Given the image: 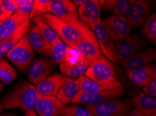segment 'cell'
Masks as SVG:
<instances>
[{
  "label": "cell",
  "mask_w": 156,
  "mask_h": 116,
  "mask_svg": "<svg viewBox=\"0 0 156 116\" xmlns=\"http://www.w3.org/2000/svg\"><path fill=\"white\" fill-rule=\"evenodd\" d=\"M143 93L148 94V95L156 97V77L152 81H151L148 84L143 87Z\"/></svg>",
  "instance_id": "cell-36"
},
{
  "label": "cell",
  "mask_w": 156,
  "mask_h": 116,
  "mask_svg": "<svg viewBox=\"0 0 156 116\" xmlns=\"http://www.w3.org/2000/svg\"><path fill=\"white\" fill-rule=\"evenodd\" d=\"M74 49L79 51L90 63L105 57L101 52L93 32L90 28L84 33L83 36L74 47Z\"/></svg>",
  "instance_id": "cell-10"
},
{
  "label": "cell",
  "mask_w": 156,
  "mask_h": 116,
  "mask_svg": "<svg viewBox=\"0 0 156 116\" xmlns=\"http://www.w3.org/2000/svg\"><path fill=\"white\" fill-rule=\"evenodd\" d=\"M68 47L65 42L58 38L51 44V59L56 64H60L65 58Z\"/></svg>",
  "instance_id": "cell-27"
},
{
  "label": "cell",
  "mask_w": 156,
  "mask_h": 116,
  "mask_svg": "<svg viewBox=\"0 0 156 116\" xmlns=\"http://www.w3.org/2000/svg\"><path fill=\"white\" fill-rule=\"evenodd\" d=\"M0 2L3 6L7 18H9L12 15L16 9L15 0H0Z\"/></svg>",
  "instance_id": "cell-34"
},
{
  "label": "cell",
  "mask_w": 156,
  "mask_h": 116,
  "mask_svg": "<svg viewBox=\"0 0 156 116\" xmlns=\"http://www.w3.org/2000/svg\"><path fill=\"white\" fill-rule=\"evenodd\" d=\"M128 116H146V115L142 112H141L140 111L136 109V108H134V109H132L130 111V113H129Z\"/></svg>",
  "instance_id": "cell-38"
},
{
  "label": "cell",
  "mask_w": 156,
  "mask_h": 116,
  "mask_svg": "<svg viewBox=\"0 0 156 116\" xmlns=\"http://www.w3.org/2000/svg\"><path fill=\"white\" fill-rule=\"evenodd\" d=\"M28 32V41L33 51L45 56H51V45L40 33L36 26H30Z\"/></svg>",
  "instance_id": "cell-20"
},
{
  "label": "cell",
  "mask_w": 156,
  "mask_h": 116,
  "mask_svg": "<svg viewBox=\"0 0 156 116\" xmlns=\"http://www.w3.org/2000/svg\"><path fill=\"white\" fill-rule=\"evenodd\" d=\"M4 108V104H3V101L0 100V113H2V111H3Z\"/></svg>",
  "instance_id": "cell-42"
},
{
  "label": "cell",
  "mask_w": 156,
  "mask_h": 116,
  "mask_svg": "<svg viewBox=\"0 0 156 116\" xmlns=\"http://www.w3.org/2000/svg\"><path fill=\"white\" fill-rule=\"evenodd\" d=\"M132 101L133 107L136 108L146 116L156 113V98L148 95L143 92H137L132 95Z\"/></svg>",
  "instance_id": "cell-22"
},
{
  "label": "cell",
  "mask_w": 156,
  "mask_h": 116,
  "mask_svg": "<svg viewBox=\"0 0 156 116\" xmlns=\"http://www.w3.org/2000/svg\"><path fill=\"white\" fill-rule=\"evenodd\" d=\"M16 9L14 13L30 18L34 0H15Z\"/></svg>",
  "instance_id": "cell-33"
},
{
  "label": "cell",
  "mask_w": 156,
  "mask_h": 116,
  "mask_svg": "<svg viewBox=\"0 0 156 116\" xmlns=\"http://www.w3.org/2000/svg\"><path fill=\"white\" fill-rule=\"evenodd\" d=\"M126 94L123 88L107 90L97 93H84L78 91L71 102L73 104H80L84 105H94L110 100L121 98Z\"/></svg>",
  "instance_id": "cell-8"
},
{
  "label": "cell",
  "mask_w": 156,
  "mask_h": 116,
  "mask_svg": "<svg viewBox=\"0 0 156 116\" xmlns=\"http://www.w3.org/2000/svg\"><path fill=\"white\" fill-rule=\"evenodd\" d=\"M143 36L152 43L156 42V14L151 15L143 25L141 31Z\"/></svg>",
  "instance_id": "cell-28"
},
{
  "label": "cell",
  "mask_w": 156,
  "mask_h": 116,
  "mask_svg": "<svg viewBox=\"0 0 156 116\" xmlns=\"http://www.w3.org/2000/svg\"><path fill=\"white\" fill-rule=\"evenodd\" d=\"M50 2V0H34L30 14V18L32 19L37 16L41 15L42 14L48 13Z\"/></svg>",
  "instance_id": "cell-32"
},
{
  "label": "cell",
  "mask_w": 156,
  "mask_h": 116,
  "mask_svg": "<svg viewBox=\"0 0 156 116\" xmlns=\"http://www.w3.org/2000/svg\"><path fill=\"white\" fill-rule=\"evenodd\" d=\"M7 18H7L6 14L4 10L3 6H2L1 2H0V22H4V21L6 20Z\"/></svg>",
  "instance_id": "cell-37"
},
{
  "label": "cell",
  "mask_w": 156,
  "mask_h": 116,
  "mask_svg": "<svg viewBox=\"0 0 156 116\" xmlns=\"http://www.w3.org/2000/svg\"><path fill=\"white\" fill-rule=\"evenodd\" d=\"M4 84L2 81H0V93H1V92L4 90Z\"/></svg>",
  "instance_id": "cell-43"
},
{
  "label": "cell",
  "mask_w": 156,
  "mask_h": 116,
  "mask_svg": "<svg viewBox=\"0 0 156 116\" xmlns=\"http://www.w3.org/2000/svg\"><path fill=\"white\" fill-rule=\"evenodd\" d=\"M150 116H156V114H155V113H154V114L151 115H150Z\"/></svg>",
  "instance_id": "cell-44"
},
{
  "label": "cell",
  "mask_w": 156,
  "mask_h": 116,
  "mask_svg": "<svg viewBox=\"0 0 156 116\" xmlns=\"http://www.w3.org/2000/svg\"><path fill=\"white\" fill-rule=\"evenodd\" d=\"M1 23H2V22H0V25H1Z\"/></svg>",
  "instance_id": "cell-45"
},
{
  "label": "cell",
  "mask_w": 156,
  "mask_h": 116,
  "mask_svg": "<svg viewBox=\"0 0 156 116\" xmlns=\"http://www.w3.org/2000/svg\"><path fill=\"white\" fill-rule=\"evenodd\" d=\"M134 2H135L134 0H118L115 8L112 11L113 15L126 18L127 13H129Z\"/></svg>",
  "instance_id": "cell-31"
},
{
  "label": "cell",
  "mask_w": 156,
  "mask_h": 116,
  "mask_svg": "<svg viewBox=\"0 0 156 116\" xmlns=\"http://www.w3.org/2000/svg\"><path fill=\"white\" fill-rule=\"evenodd\" d=\"M24 116H37V113L34 112V111L30 110V111H26Z\"/></svg>",
  "instance_id": "cell-40"
},
{
  "label": "cell",
  "mask_w": 156,
  "mask_h": 116,
  "mask_svg": "<svg viewBox=\"0 0 156 116\" xmlns=\"http://www.w3.org/2000/svg\"><path fill=\"white\" fill-rule=\"evenodd\" d=\"M39 17L55 31L59 38L71 48H74L83 36L84 33L90 28L87 27L84 31H80L51 13L42 14Z\"/></svg>",
  "instance_id": "cell-3"
},
{
  "label": "cell",
  "mask_w": 156,
  "mask_h": 116,
  "mask_svg": "<svg viewBox=\"0 0 156 116\" xmlns=\"http://www.w3.org/2000/svg\"><path fill=\"white\" fill-rule=\"evenodd\" d=\"M86 108L93 116H128L132 110V99H114L94 105H87Z\"/></svg>",
  "instance_id": "cell-4"
},
{
  "label": "cell",
  "mask_w": 156,
  "mask_h": 116,
  "mask_svg": "<svg viewBox=\"0 0 156 116\" xmlns=\"http://www.w3.org/2000/svg\"><path fill=\"white\" fill-rule=\"evenodd\" d=\"M30 20V18L25 17L13 13L0 25V43L10 36L18 26Z\"/></svg>",
  "instance_id": "cell-23"
},
{
  "label": "cell",
  "mask_w": 156,
  "mask_h": 116,
  "mask_svg": "<svg viewBox=\"0 0 156 116\" xmlns=\"http://www.w3.org/2000/svg\"><path fill=\"white\" fill-rule=\"evenodd\" d=\"M18 77V73L5 58H0V81L9 84Z\"/></svg>",
  "instance_id": "cell-25"
},
{
  "label": "cell",
  "mask_w": 156,
  "mask_h": 116,
  "mask_svg": "<svg viewBox=\"0 0 156 116\" xmlns=\"http://www.w3.org/2000/svg\"><path fill=\"white\" fill-rule=\"evenodd\" d=\"M79 90V78L73 79L69 78V79L60 87L56 98L64 105L67 104L72 101L75 94Z\"/></svg>",
  "instance_id": "cell-24"
},
{
  "label": "cell",
  "mask_w": 156,
  "mask_h": 116,
  "mask_svg": "<svg viewBox=\"0 0 156 116\" xmlns=\"http://www.w3.org/2000/svg\"><path fill=\"white\" fill-rule=\"evenodd\" d=\"M69 79L61 73H54L37 84L35 88L40 94L57 97L60 87Z\"/></svg>",
  "instance_id": "cell-17"
},
{
  "label": "cell",
  "mask_w": 156,
  "mask_h": 116,
  "mask_svg": "<svg viewBox=\"0 0 156 116\" xmlns=\"http://www.w3.org/2000/svg\"><path fill=\"white\" fill-rule=\"evenodd\" d=\"M90 28L96 38L101 54H103L104 56L107 58L108 60L116 63L118 58L115 51V43L106 32L101 21L93 25Z\"/></svg>",
  "instance_id": "cell-13"
},
{
  "label": "cell",
  "mask_w": 156,
  "mask_h": 116,
  "mask_svg": "<svg viewBox=\"0 0 156 116\" xmlns=\"http://www.w3.org/2000/svg\"><path fill=\"white\" fill-rule=\"evenodd\" d=\"M79 91L84 93H97L104 91H107L105 88L90 79L85 75H82L79 77Z\"/></svg>",
  "instance_id": "cell-29"
},
{
  "label": "cell",
  "mask_w": 156,
  "mask_h": 116,
  "mask_svg": "<svg viewBox=\"0 0 156 116\" xmlns=\"http://www.w3.org/2000/svg\"><path fill=\"white\" fill-rule=\"evenodd\" d=\"M150 15V4L147 1H135L132 6L126 19L130 27H140L143 26Z\"/></svg>",
  "instance_id": "cell-15"
},
{
  "label": "cell",
  "mask_w": 156,
  "mask_h": 116,
  "mask_svg": "<svg viewBox=\"0 0 156 116\" xmlns=\"http://www.w3.org/2000/svg\"><path fill=\"white\" fill-rule=\"evenodd\" d=\"M30 22L27 21L18 26L13 34L0 43V58L6 56L20 40L27 34L30 28Z\"/></svg>",
  "instance_id": "cell-21"
},
{
  "label": "cell",
  "mask_w": 156,
  "mask_h": 116,
  "mask_svg": "<svg viewBox=\"0 0 156 116\" xmlns=\"http://www.w3.org/2000/svg\"><path fill=\"white\" fill-rule=\"evenodd\" d=\"M34 25L39 31L40 33L44 35L45 38L50 42L51 45L57 39L59 38L58 35L52 28L39 16L32 18Z\"/></svg>",
  "instance_id": "cell-26"
},
{
  "label": "cell",
  "mask_w": 156,
  "mask_h": 116,
  "mask_svg": "<svg viewBox=\"0 0 156 116\" xmlns=\"http://www.w3.org/2000/svg\"><path fill=\"white\" fill-rule=\"evenodd\" d=\"M155 49H145L139 51L129 57L121 60V65L125 68V70H135L144 68L150 63L153 62L154 59Z\"/></svg>",
  "instance_id": "cell-18"
},
{
  "label": "cell",
  "mask_w": 156,
  "mask_h": 116,
  "mask_svg": "<svg viewBox=\"0 0 156 116\" xmlns=\"http://www.w3.org/2000/svg\"><path fill=\"white\" fill-rule=\"evenodd\" d=\"M56 63L50 58L39 57L33 59L28 68V79L32 84H38L50 76Z\"/></svg>",
  "instance_id": "cell-12"
},
{
  "label": "cell",
  "mask_w": 156,
  "mask_h": 116,
  "mask_svg": "<svg viewBox=\"0 0 156 116\" xmlns=\"http://www.w3.org/2000/svg\"><path fill=\"white\" fill-rule=\"evenodd\" d=\"M100 10H103L105 12H112L115 8L116 0H100Z\"/></svg>",
  "instance_id": "cell-35"
},
{
  "label": "cell",
  "mask_w": 156,
  "mask_h": 116,
  "mask_svg": "<svg viewBox=\"0 0 156 116\" xmlns=\"http://www.w3.org/2000/svg\"><path fill=\"white\" fill-rule=\"evenodd\" d=\"M78 16L81 22L90 28L100 22V7L98 0H87L78 9Z\"/></svg>",
  "instance_id": "cell-16"
},
{
  "label": "cell",
  "mask_w": 156,
  "mask_h": 116,
  "mask_svg": "<svg viewBox=\"0 0 156 116\" xmlns=\"http://www.w3.org/2000/svg\"><path fill=\"white\" fill-rule=\"evenodd\" d=\"M147 46V42L140 35L138 34L129 35L122 41L115 43L118 61L122 60L142 51Z\"/></svg>",
  "instance_id": "cell-11"
},
{
  "label": "cell",
  "mask_w": 156,
  "mask_h": 116,
  "mask_svg": "<svg viewBox=\"0 0 156 116\" xmlns=\"http://www.w3.org/2000/svg\"><path fill=\"white\" fill-rule=\"evenodd\" d=\"M84 75L106 90L123 88V85L117 78L112 62L106 57L90 63Z\"/></svg>",
  "instance_id": "cell-2"
},
{
  "label": "cell",
  "mask_w": 156,
  "mask_h": 116,
  "mask_svg": "<svg viewBox=\"0 0 156 116\" xmlns=\"http://www.w3.org/2000/svg\"><path fill=\"white\" fill-rule=\"evenodd\" d=\"M48 13L53 14L80 31H84L88 27L79 20L76 7L70 0H51Z\"/></svg>",
  "instance_id": "cell-5"
},
{
  "label": "cell",
  "mask_w": 156,
  "mask_h": 116,
  "mask_svg": "<svg viewBox=\"0 0 156 116\" xmlns=\"http://www.w3.org/2000/svg\"><path fill=\"white\" fill-rule=\"evenodd\" d=\"M104 28L115 42L121 41L129 35L130 27L126 18L109 15L101 20Z\"/></svg>",
  "instance_id": "cell-9"
},
{
  "label": "cell",
  "mask_w": 156,
  "mask_h": 116,
  "mask_svg": "<svg viewBox=\"0 0 156 116\" xmlns=\"http://www.w3.org/2000/svg\"><path fill=\"white\" fill-rule=\"evenodd\" d=\"M90 65L81 54L74 48L68 47L65 58L60 64L61 74L69 77H77L84 75Z\"/></svg>",
  "instance_id": "cell-7"
},
{
  "label": "cell",
  "mask_w": 156,
  "mask_h": 116,
  "mask_svg": "<svg viewBox=\"0 0 156 116\" xmlns=\"http://www.w3.org/2000/svg\"><path fill=\"white\" fill-rule=\"evenodd\" d=\"M38 99L35 86L27 81H21L7 93L3 99L6 108H19L27 111H34Z\"/></svg>",
  "instance_id": "cell-1"
},
{
  "label": "cell",
  "mask_w": 156,
  "mask_h": 116,
  "mask_svg": "<svg viewBox=\"0 0 156 116\" xmlns=\"http://www.w3.org/2000/svg\"><path fill=\"white\" fill-rule=\"evenodd\" d=\"M65 105L56 97L38 93L35 109L39 116H58Z\"/></svg>",
  "instance_id": "cell-14"
},
{
  "label": "cell",
  "mask_w": 156,
  "mask_h": 116,
  "mask_svg": "<svg viewBox=\"0 0 156 116\" xmlns=\"http://www.w3.org/2000/svg\"><path fill=\"white\" fill-rule=\"evenodd\" d=\"M125 75L134 85L143 88L156 77L155 64H148L140 69L125 70Z\"/></svg>",
  "instance_id": "cell-19"
},
{
  "label": "cell",
  "mask_w": 156,
  "mask_h": 116,
  "mask_svg": "<svg viewBox=\"0 0 156 116\" xmlns=\"http://www.w3.org/2000/svg\"><path fill=\"white\" fill-rule=\"evenodd\" d=\"M60 116H93L86 108L78 105L64 106L60 113Z\"/></svg>",
  "instance_id": "cell-30"
},
{
  "label": "cell",
  "mask_w": 156,
  "mask_h": 116,
  "mask_svg": "<svg viewBox=\"0 0 156 116\" xmlns=\"http://www.w3.org/2000/svg\"><path fill=\"white\" fill-rule=\"evenodd\" d=\"M86 0H73L72 2L73 4H74L76 7H79L81 6L85 2H86Z\"/></svg>",
  "instance_id": "cell-39"
},
{
  "label": "cell",
  "mask_w": 156,
  "mask_h": 116,
  "mask_svg": "<svg viewBox=\"0 0 156 116\" xmlns=\"http://www.w3.org/2000/svg\"><path fill=\"white\" fill-rule=\"evenodd\" d=\"M34 56V51L30 46L27 34L18 41L6 54V57L20 72L23 73L28 69Z\"/></svg>",
  "instance_id": "cell-6"
},
{
  "label": "cell",
  "mask_w": 156,
  "mask_h": 116,
  "mask_svg": "<svg viewBox=\"0 0 156 116\" xmlns=\"http://www.w3.org/2000/svg\"><path fill=\"white\" fill-rule=\"evenodd\" d=\"M0 116H17L12 112H3L0 113Z\"/></svg>",
  "instance_id": "cell-41"
}]
</instances>
